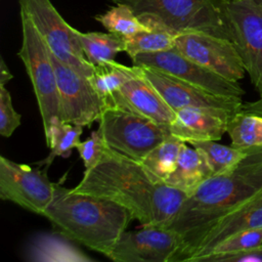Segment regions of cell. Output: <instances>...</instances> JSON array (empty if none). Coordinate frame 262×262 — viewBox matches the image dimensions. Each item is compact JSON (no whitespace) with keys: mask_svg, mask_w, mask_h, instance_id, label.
Masks as SVG:
<instances>
[{"mask_svg":"<svg viewBox=\"0 0 262 262\" xmlns=\"http://www.w3.org/2000/svg\"><path fill=\"white\" fill-rule=\"evenodd\" d=\"M76 193L112 201L126 208L141 226L167 227L187 193L152 178L141 165L105 145L100 160L86 169Z\"/></svg>","mask_w":262,"mask_h":262,"instance_id":"1","label":"cell"},{"mask_svg":"<svg viewBox=\"0 0 262 262\" xmlns=\"http://www.w3.org/2000/svg\"><path fill=\"white\" fill-rule=\"evenodd\" d=\"M262 190V149L250 151L232 171L213 175L187 194L166 227L177 231L183 248L176 262L187 261L201 239L222 218Z\"/></svg>","mask_w":262,"mask_h":262,"instance_id":"2","label":"cell"},{"mask_svg":"<svg viewBox=\"0 0 262 262\" xmlns=\"http://www.w3.org/2000/svg\"><path fill=\"white\" fill-rule=\"evenodd\" d=\"M42 216L57 233L105 257L133 220L131 213L117 203L76 193L60 183Z\"/></svg>","mask_w":262,"mask_h":262,"instance_id":"3","label":"cell"},{"mask_svg":"<svg viewBox=\"0 0 262 262\" xmlns=\"http://www.w3.org/2000/svg\"><path fill=\"white\" fill-rule=\"evenodd\" d=\"M128 5L150 29L174 36L204 32L231 41L226 13L227 0H112Z\"/></svg>","mask_w":262,"mask_h":262,"instance_id":"4","label":"cell"},{"mask_svg":"<svg viewBox=\"0 0 262 262\" xmlns=\"http://www.w3.org/2000/svg\"><path fill=\"white\" fill-rule=\"evenodd\" d=\"M21 46L17 52L33 85L44 133L54 119H60L57 79L50 50L32 20L20 11Z\"/></svg>","mask_w":262,"mask_h":262,"instance_id":"5","label":"cell"},{"mask_svg":"<svg viewBox=\"0 0 262 262\" xmlns=\"http://www.w3.org/2000/svg\"><path fill=\"white\" fill-rule=\"evenodd\" d=\"M98 130L107 146L138 162L149 150L172 136L168 127L113 105L103 110Z\"/></svg>","mask_w":262,"mask_h":262,"instance_id":"6","label":"cell"},{"mask_svg":"<svg viewBox=\"0 0 262 262\" xmlns=\"http://www.w3.org/2000/svg\"><path fill=\"white\" fill-rule=\"evenodd\" d=\"M23 11L47 44L50 51L79 74L90 78L95 67L85 57L78 30L71 27L50 0H18Z\"/></svg>","mask_w":262,"mask_h":262,"instance_id":"7","label":"cell"},{"mask_svg":"<svg viewBox=\"0 0 262 262\" xmlns=\"http://www.w3.org/2000/svg\"><path fill=\"white\" fill-rule=\"evenodd\" d=\"M226 13L231 42L262 96V6L255 0H227Z\"/></svg>","mask_w":262,"mask_h":262,"instance_id":"8","label":"cell"},{"mask_svg":"<svg viewBox=\"0 0 262 262\" xmlns=\"http://www.w3.org/2000/svg\"><path fill=\"white\" fill-rule=\"evenodd\" d=\"M41 170L0 157V199L43 215L53 200L57 183Z\"/></svg>","mask_w":262,"mask_h":262,"instance_id":"9","label":"cell"},{"mask_svg":"<svg viewBox=\"0 0 262 262\" xmlns=\"http://www.w3.org/2000/svg\"><path fill=\"white\" fill-rule=\"evenodd\" d=\"M50 56L57 79L60 120L90 127L99 121L106 107L105 99L96 92L88 78L60 61L51 51Z\"/></svg>","mask_w":262,"mask_h":262,"instance_id":"10","label":"cell"},{"mask_svg":"<svg viewBox=\"0 0 262 262\" xmlns=\"http://www.w3.org/2000/svg\"><path fill=\"white\" fill-rule=\"evenodd\" d=\"M182 248L183 239L177 231L142 226L125 230L107 258L116 262H176Z\"/></svg>","mask_w":262,"mask_h":262,"instance_id":"11","label":"cell"},{"mask_svg":"<svg viewBox=\"0 0 262 262\" xmlns=\"http://www.w3.org/2000/svg\"><path fill=\"white\" fill-rule=\"evenodd\" d=\"M132 63L160 70L218 95L242 98L245 94V90L238 82L230 81L192 61L174 48L160 52L138 54L132 58Z\"/></svg>","mask_w":262,"mask_h":262,"instance_id":"12","label":"cell"},{"mask_svg":"<svg viewBox=\"0 0 262 262\" xmlns=\"http://www.w3.org/2000/svg\"><path fill=\"white\" fill-rule=\"evenodd\" d=\"M174 49L230 81L238 82L247 73L234 44L225 38L204 32L183 33L176 36Z\"/></svg>","mask_w":262,"mask_h":262,"instance_id":"13","label":"cell"},{"mask_svg":"<svg viewBox=\"0 0 262 262\" xmlns=\"http://www.w3.org/2000/svg\"><path fill=\"white\" fill-rule=\"evenodd\" d=\"M141 68L143 76L174 112L185 107H208L235 114L244 102L239 97L209 92L160 70L149 67Z\"/></svg>","mask_w":262,"mask_h":262,"instance_id":"14","label":"cell"},{"mask_svg":"<svg viewBox=\"0 0 262 262\" xmlns=\"http://www.w3.org/2000/svg\"><path fill=\"white\" fill-rule=\"evenodd\" d=\"M106 106H118L169 128L175 112L141 73L105 98Z\"/></svg>","mask_w":262,"mask_h":262,"instance_id":"15","label":"cell"},{"mask_svg":"<svg viewBox=\"0 0 262 262\" xmlns=\"http://www.w3.org/2000/svg\"><path fill=\"white\" fill-rule=\"evenodd\" d=\"M226 111L208 107H185L175 112L170 134L186 143L219 140L226 133L227 122L233 116Z\"/></svg>","mask_w":262,"mask_h":262,"instance_id":"16","label":"cell"},{"mask_svg":"<svg viewBox=\"0 0 262 262\" xmlns=\"http://www.w3.org/2000/svg\"><path fill=\"white\" fill-rule=\"evenodd\" d=\"M262 227V190L217 222L201 239L187 261L200 262L219 243L230 235Z\"/></svg>","mask_w":262,"mask_h":262,"instance_id":"17","label":"cell"},{"mask_svg":"<svg viewBox=\"0 0 262 262\" xmlns=\"http://www.w3.org/2000/svg\"><path fill=\"white\" fill-rule=\"evenodd\" d=\"M212 175L203 151L194 146L189 147L186 142H183L177 166L165 182L188 194Z\"/></svg>","mask_w":262,"mask_h":262,"instance_id":"18","label":"cell"},{"mask_svg":"<svg viewBox=\"0 0 262 262\" xmlns=\"http://www.w3.org/2000/svg\"><path fill=\"white\" fill-rule=\"evenodd\" d=\"M226 133L233 147L245 151L262 149V116L239 110L228 120Z\"/></svg>","mask_w":262,"mask_h":262,"instance_id":"19","label":"cell"},{"mask_svg":"<svg viewBox=\"0 0 262 262\" xmlns=\"http://www.w3.org/2000/svg\"><path fill=\"white\" fill-rule=\"evenodd\" d=\"M69 238L56 234H40L29 248L30 260L35 261H93L77 248L72 246Z\"/></svg>","mask_w":262,"mask_h":262,"instance_id":"20","label":"cell"},{"mask_svg":"<svg viewBox=\"0 0 262 262\" xmlns=\"http://www.w3.org/2000/svg\"><path fill=\"white\" fill-rule=\"evenodd\" d=\"M78 38L85 57L93 66L115 60L118 53L125 51V38L115 33L78 31Z\"/></svg>","mask_w":262,"mask_h":262,"instance_id":"21","label":"cell"},{"mask_svg":"<svg viewBox=\"0 0 262 262\" xmlns=\"http://www.w3.org/2000/svg\"><path fill=\"white\" fill-rule=\"evenodd\" d=\"M83 133V126L66 123L60 119H54L45 134L46 144L50 147L49 155L38 164L45 165L46 169L52 164L56 157H70L73 148H76L80 142Z\"/></svg>","mask_w":262,"mask_h":262,"instance_id":"22","label":"cell"},{"mask_svg":"<svg viewBox=\"0 0 262 262\" xmlns=\"http://www.w3.org/2000/svg\"><path fill=\"white\" fill-rule=\"evenodd\" d=\"M182 144L183 141L170 136L149 150L140 163L152 178L165 182L177 166Z\"/></svg>","mask_w":262,"mask_h":262,"instance_id":"23","label":"cell"},{"mask_svg":"<svg viewBox=\"0 0 262 262\" xmlns=\"http://www.w3.org/2000/svg\"><path fill=\"white\" fill-rule=\"evenodd\" d=\"M94 72L89 78L90 83L96 92L104 99L116 92L122 85L141 73L139 66H125L110 60L98 66H94Z\"/></svg>","mask_w":262,"mask_h":262,"instance_id":"24","label":"cell"},{"mask_svg":"<svg viewBox=\"0 0 262 262\" xmlns=\"http://www.w3.org/2000/svg\"><path fill=\"white\" fill-rule=\"evenodd\" d=\"M190 145L203 151L213 175L224 174L232 171L250 152L233 147L232 145L227 146L217 143L215 140L193 142Z\"/></svg>","mask_w":262,"mask_h":262,"instance_id":"25","label":"cell"},{"mask_svg":"<svg viewBox=\"0 0 262 262\" xmlns=\"http://www.w3.org/2000/svg\"><path fill=\"white\" fill-rule=\"evenodd\" d=\"M95 19L110 33H115L124 38H129L139 32L150 30L128 5L122 3L116 4L104 13L96 15Z\"/></svg>","mask_w":262,"mask_h":262,"instance_id":"26","label":"cell"},{"mask_svg":"<svg viewBox=\"0 0 262 262\" xmlns=\"http://www.w3.org/2000/svg\"><path fill=\"white\" fill-rule=\"evenodd\" d=\"M176 36L159 29L139 32L125 38V52L132 59L141 53H154L174 48Z\"/></svg>","mask_w":262,"mask_h":262,"instance_id":"27","label":"cell"},{"mask_svg":"<svg viewBox=\"0 0 262 262\" xmlns=\"http://www.w3.org/2000/svg\"><path fill=\"white\" fill-rule=\"evenodd\" d=\"M261 245H262V227L243 230L230 235L229 237L219 243L207 256L214 255V254H225V253H234V252L252 250L257 247H260Z\"/></svg>","mask_w":262,"mask_h":262,"instance_id":"28","label":"cell"},{"mask_svg":"<svg viewBox=\"0 0 262 262\" xmlns=\"http://www.w3.org/2000/svg\"><path fill=\"white\" fill-rule=\"evenodd\" d=\"M21 116L18 114L11 100V95L6 87L0 86V134L10 137L20 125Z\"/></svg>","mask_w":262,"mask_h":262,"instance_id":"29","label":"cell"},{"mask_svg":"<svg viewBox=\"0 0 262 262\" xmlns=\"http://www.w3.org/2000/svg\"><path fill=\"white\" fill-rule=\"evenodd\" d=\"M105 145L103 137L98 129L92 131L86 140L78 143L76 149L84 163L85 170L90 169L97 164L103 154Z\"/></svg>","mask_w":262,"mask_h":262,"instance_id":"30","label":"cell"},{"mask_svg":"<svg viewBox=\"0 0 262 262\" xmlns=\"http://www.w3.org/2000/svg\"><path fill=\"white\" fill-rule=\"evenodd\" d=\"M202 261L212 262H262V245L252 250L225 253V254H214L205 257Z\"/></svg>","mask_w":262,"mask_h":262,"instance_id":"31","label":"cell"},{"mask_svg":"<svg viewBox=\"0 0 262 262\" xmlns=\"http://www.w3.org/2000/svg\"><path fill=\"white\" fill-rule=\"evenodd\" d=\"M241 111L262 116V96H260L257 100H254V101L243 102Z\"/></svg>","mask_w":262,"mask_h":262,"instance_id":"32","label":"cell"},{"mask_svg":"<svg viewBox=\"0 0 262 262\" xmlns=\"http://www.w3.org/2000/svg\"><path fill=\"white\" fill-rule=\"evenodd\" d=\"M13 78V75L9 71L8 67L5 63V60L3 57H1V62H0V86H5L6 83H8L11 79Z\"/></svg>","mask_w":262,"mask_h":262,"instance_id":"33","label":"cell"},{"mask_svg":"<svg viewBox=\"0 0 262 262\" xmlns=\"http://www.w3.org/2000/svg\"><path fill=\"white\" fill-rule=\"evenodd\" d=\"M259 5H261L262 6V0H255Z\"/></svg>","mask_w":262,"mask_h":262,"instance_id":"34","label":"cell"}]
</instances>
